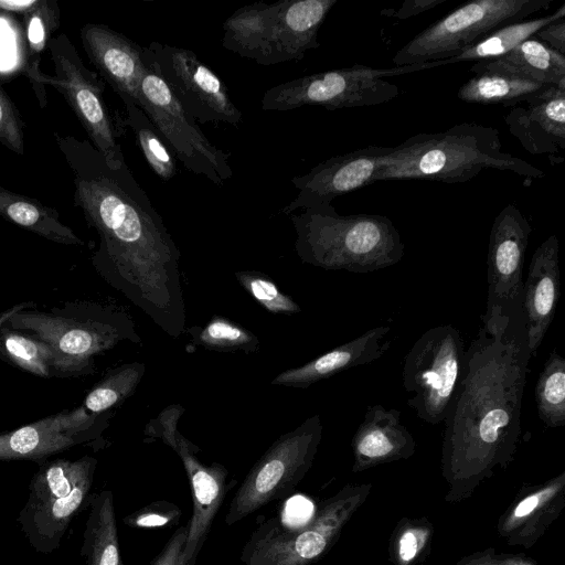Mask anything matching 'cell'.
<instances>
[{
    "mask_svg": "<svg viewBox=\"0 0 565 565\" xmlns=\"http://www.w3.org/2000/svg\"><path fill=\"white\" fill-rule=\"evenodd\" d=\"M72 172L74 205L98 235L99 276L171 338L185 329L181 253L126 162L109 166L89 140L55 135Z\"/></svg>",
    "mask_w": 565,
    "mask_h": 565,
    "instance_id": "cell-1",
    "label": "cell"
},
{
    "mask_svg": "<svg viewBox=\"0 0 565 565\" xmlns=\"http://www.w3.org/2000/svg\"><path fill=\"white\" fill-rule=\"evenodd\" d=\"M481 318L444 422L441 463L452 482L480 479L508 463L521 435L522 401L532 358L522 305L486 308Z\"/></svg>",
    "mask_w": 565,
    "mask_h": 565,
    "instance_id": "cell-2",
    "label": "cell"
},
{
    "mask_svg": "<svg viewBox=\"0 0 565 565\" xmlns=\"http://www.w3.org/2000/svg\"><path fill=\"white\" fill-rule=\"evenodd\" d=\"M483 169L509 171L527 179L545 177L541 169L502 151L498 129L461 122L439 132H419L392 147L380 161L373 183L390 180L463 183Z\"/></svg>",
    "mask_w": 565,
    "mask_h": 565,
    "instance_id": "cell-3",
    "label": "cell"
},
{
    "mask_svg": "<svg viewBox=\"0 0 565 565\" xmlns=\"http://www.w3.org/2000/svg\"><path fill=\"white\" fill-rule=\"evenodd\" d=\"M295 250L303 264L355 274L391 267L403 258L398 230L380 214L340 215L331 205L290 214Z\"/></svg>",
    "mask_w": 565,
    "mask_h": 565,
    "instance_id": "cell-4",
    "label": "cell"
},
{
    "mask_svg": "<svg viewBox=\"0 0 565 565\" xmlns=\"http://www.w3.org/2000/svg\"><path fill=\"white\" fill-rule=\"evenodd\" d=\"M26 307L12 313L7 326L28 331L54 353V376H83L95 371V358L122 341L140 343L130 316L113 305L66 302L51 311Z\"/></svg>",
    "mask_w": 565,
    "mask_h": 565,
    "instance_id": "cell-5",
    "label": "cell"
},
{
    "mask_svg": "<svg viewBox=\"0 0 565 565\" xmlns=\"http://www.w3.org/2000/svg\"><path fill=\"white\" fill-rule=\"evenodd\" d=\"M338 0L257 1L223 23L222 46L259 65L301 61L319 47L318 32Z\"/></svg>",
    "mask_w": 565,
    "mask_h": 565,
    "instance_id": "cell-6",
    "label": "cell"
},
{
    "mask_svg": "<svg viewBox=\"0 0 565 565\" xmlns=\"http://www.w3.org/2000/svg\"><path fill=\"white\" fill-rule=\"evenodd\" d=\"M441 65V60L392 68L355 64L315 73L268 88L260 100V108L265 111H287L305 106H321L328 110L376 106L399 94V87L386 81V77Z\"/></svg>",
    "mask_w": 565,
    "mask_h": 565,
    "instance_id": "cell-7",
    "label": "cell"
},
{
    "mask_svg": "<svg viewBox=\"0 0 565 565\" xmlns=\"http://www.w3.org/2000/svg\"><path fill=\"white\" fill-rule=\"evenodd\" d=\"M361 488H345L322 502L300 526H286L278 516L262 522L243 545V565H312L332 546L361 503Z\"/></svg>",
    "mask_w": 565,
    "mask_h": 565,
    "instance_id": "cell-8",
    "label": "cell"
},
{
    "mask_svg": "<svg viewBox=\"0 0 565 565\" xmlns=\"http://www.w3.org/2000/svg\"><path fill=\"white\" fill-rule=\"evenodd\" d=\"M465 342L452 324L426 330L403 361L402 381L411 394L406 404L431 425L445 422L458 392L465 365Z\"/></svg>",
    "mask_w": 565,
    "mask_h": 565,
    "instance_id": "cell-9",
    "label": "cell"
},
{
    "mask_svg": "<svg viewBox=\"0 0 565 565\" xmlns=\"http://www.w3.org/2000/svg\"><path fill=\"white\" fill-rule=\"evenodd\" d=\"M553 0H473L458 7L401 47L396 66L454 57L495 30L548 9Z\"/></svg>",
    "mask_w": 565,
    "mask_h": 565,
    "instance_id": "cell-10",
    "label": "cell"
},
{
    "mask_svg": "<svg viewBox=\"0 0 565 565\" xmlns=\"http://www.w3.org/2000/svg\"><path fill=\"white\" fill-rule=\"evenodd\" d=\"M49 52L54 74L40 72L30 82L34 87L53 86L66 100L79 124L88 135L89 142L111 167L125 162L120 146V126L106 103L104 81L88 70L73 42L65 33L52 38Z\"/></svg>",
    "mask_w": 565,
    "mask_h": 565,
    "instance_id": "cell-11",
    "label": "cell"
},
{
    "mask_svg": "<svg viewBox=\"0 0 565 565\" xmlns=\"http://www.w3.org/2000/svg\"><path fill=\"white\" fill-rule=\"evenodd\" d=\"M321 438L319 414L279 436L250 468L235 492L225 523L233 525L260 508L291 495L311 468Z\"/></svg>",
    "mask_w": 565,
    "mask_h": 565,
    "instance_id": "cell-12",
    "label": "cell"
},
{
    "mask_svg": "<svg viewBox=\"0 0 565 565\" xmlns=\"http://www.w3.org/2000/svg\"><path fill=\"white\" fill-rule=\"evenodd\" d=\"M146 63L137 106L148 116L186 170L223 185L233 177L230 154L205 137L156 68L147 60Z\"/></svg>",
    "mask_w": 565,
    "mask_h": 565,
    "instance_id": "cell-13",
    "label": "cell"
},
{
    "mask_svg": "<svg viewBox=\"0 0 565 565\" xmlns=\"http://www.w3.org/2000/svg\"><path fill=\"white\" fill-rule=\"evenodd\" d=\"M184 411L181 404L168 405L146 424L143 435L146 439H159L169 446L180 457L186 472L193 509L186 525L183 556L185 565H194L231 486L226 482L227 469L218 462L202 463L196 456L201 451L199 446L179 430Z\"/></svg>",
    "mask_w": 565,
    "mask_h": 565,
    "instance_id": "cell-14",
    "label": "cell"
},
{
    "mask_svg": "<svg viewBox=\"0 0 565 565\" xmlns=\"http://www.w3.org/2000/svg\"><path fill=\"white\" fill-rule=\"evenodd\" d=\"M143 50L146 60L198 125L242 122L243 114L232 100L226 84L193 51L157 41Z\"/></svg>",
    "mask_w": 565,
    "mask_h": 565,
    "instance_id": "cell-15",
    "label": "cell"
},
{
    "mask_svg": "<svg viewBox=\"0 0 565 565\" xmlns=\"http://www.w3.org/2000/svg\"><path fill=\"white\" fill-rule=\"evenodd\" d=\"M114 413L88 414L82 406L0 433V460L44 462L50 456L100 440Z\"/></svg>",
    "mask_w": 565,
    "mask_h": 565,
    "instance_id": "cell-16",
    "label": "cell"
},
{
    "mask_svg": "<svg viewBox=\"0 0 565 565\" xmlns=\"http://www.w3.org/2000/svg\"><path fill=\"white\" fill-rule=\"evenodd\" d=\"M391 151L392 147L367 146L331 157L306 174L294 177L291 183L298 194L281 213L290 215L299 210L331 205L335 198L373 184L380 161Z\"/></svg>",
    "mask_w": 565,
    "mask_h": 565,
    "instance_id": "cell-17",
    "label": "cell"
},
{
    "mask_svg": "<svg viewBox=\"0 0 565 565\" xmlns=\"http://www.w3.org/2000/svg\"><path fill=\"white\" fill-rule=\"evenodd\" d=\"M532 226L513 203L494 217L487 256V308L522 305L523 266Z\"/></svg>",
    "mask_w": 565,
    "mask_h": 565,
    "instance_id": "cell-18",
    "label": "cell"
},
{
    "mask_svg": "<svg viewBox=\"0 0 565 565\" xmlns=\"http://www.w3.org/2000/svg\"><path fill=\"white\" fill-rule=\"evenodd\" d=\"M83 49L100 78L124 104L137 105L147 63L145 50L125 34L102 23H85L79 30Z\"/></svg>",
    "mask_w": 565,
    "mask_h": 565,
    "instance_id": "cell-19",
    "label": "cell"
},
{
    "mask_svg": "<svg viewBox=\"0 0 565 565\" xmlns=\"http://www.w3.org/2000/svg\"><path fill=\"white\" fill-rule=\"evenodd\" d=\"M509 131L531 154L565 149V88L548 85L511 107L504 116Z\"/></svg>",
    "mask_w": 565,
    "mask_h": 565,
    "instance_id": "cell-20",
    "label": "cell"
},
{
    "mask_svg": "<svg viewBox=\"0 0 565 565\" xmlns=\"http://www.w3.org/2000/svg\"><path fill=\"white\" fill-rule=\"evenodd\" d=\"M558 256L559 242L553 234L535 249L523 282L522 309L532 356L536 354L555 317L561 290Z\"/></svg>",
    "mask_w": 565,
    "mask_h": 565,
    "instance_id": "cell-21",
    "label": "cell"
},
{
    "mask_svg": "<svg viewBox=\"0 0 565 565\" xmlns=\"http://www.w3.org/2000/svg\"><path fill=\"white\" fill-rule=\"evenodd\" d=\"M391 327L379 326L361 335L333 348L308 363L277 374L274 386L307 388L310 385L352 367L365 365L381 359L390 349Z\"/></svg>",
    "mask_w": 565,
    "mask_h": 565,
    "instance_id": "cell-22",
    "label": "cell"
},
{
    "mask_svg": "<svg viewBox=\"0 0 565 565\" xmlns=\"http://www.w3.org/2000/svg\"><path fill=\"white\" fill-rule=\"evenodd\" d=\"M354 471L406 459L415 452V439L401 422V411L381 404L366 407L352 438Z\"/></svg>",
    "mask_w": 565,
    "mask_h": 565,
    "instance_id": "cell-23",
    "label": "cell"
},
{
    "mask_svg": "<svg viewBox=\"0 0 565 565\" xmlns=\"http://www.w3.org/2000/svg\"><path fill=\"white\" fill-rule=\"evenodd\" d=\"M471 73L495 72L565 88V57L533 38L509 53L475 62Z\"/></svg>",
    "mask_w": 565,
    "mask_h": 565,
    "instance_id": "cell-24",
    "label": "cell"
},
{
    "mask_svg": "<svg viewBox=\"0 0 565 565\" xmlns=\"http://www.w3.org/2000/svg\"><path fill=\"white\" fill-rule=\"evenodd\" d=\"M0 215L51 242L63 245H84L73 230L60 220L56 210L35 199L12 192L1 184Z\"/></svg>",
    "mask_w": 565,
    "mask_h": 565,
    "instance_id": "cell-25",
    "label": "cell"
},
{
    "mask_svg": "<svg viewBox=\"0 0 565 565\" xmlns=\"http://www.w3.org/2000/svg\"><path fill=\"white\" fill-rule=\"evenodd\" d=\"M88 503L83 556L88 565H122L113 492L94 493Z\"/></svg>",
    "mask_w": 565,
    "mask_h": 565,
    "instance_id": "cell-26",
    "label": "cell"
},
{
    "mask_svg": "<svg viewBox=\"0 0 565 565\" xmlns=\"http://www.w3.org/2000/svg\"><path fill=\"white\" fill-rule=\"evenodd\" d=\"M545 86L548 85L514 75L484 72L476 74L461 85L457 96L465 103L511 108Z\"/></svg>",
    "mask_w": 565,
    "mask_h": 565,
    "instance_id": "cell-27",
    "label": "cell"
},
{
    "mask_svg": "<svg viewBox=\"0 0 565 565\" xmlns=\"http://www.w3.org/2000/svg\"><path fill=\"white\" fill-rule=\"evenodd\" d=\"M564 18L565 4H562L554 13L546 17L507 24L460 54L441 60L443 64L446 65L468 61L478 62L502 56L523 41L534 36L542 28L563 20Z\"/></svg>",
    "mask_w": 565,
    "mask_h": 565,
    "instance_id": "cell-28",
    "label": "cell"
},
{
    "mask_svg": "<svg viewBox=\"0 0 565 565\" xmlns=\"http://www.w3.org/2000/svg\"><path fill=\"white\" fill-rule=\"evenodd\" d=\"M565 475L548 481L537 491L524 497L502 521L500 527L510 539L521 541L539 530L547 521V514L555 513L556 500L562 495Z\"/></svg>",
    "mask_w": 565,
    "mask_h": 565,
    "instance_id": "cell-29",
    "label": "cell"
},
{
    "mask_svg": "<svg viewBox=\"0 0 565 565\" xmlns=\"http://www.w3.org/2000/svg\"><path fill=\"white\" fill-rule=\"evenodd\" d=\"M146 372L143 362H132L109 369L88 391L81 405L88 414L113 413L131 396Z\"/></svg>",
    "mask_w": 565,
    "mask_h": 565,
    "instance_id": "cell-30",
    "label": "cell"
},
{
    "mask_svg": "<svg viewBox=\"0 0 565 565\" xmlns=\"http://www.w3.org/2000/svg\"><path fill=\"white\" fill-rule=\"evenodd\" d=\"M0 359L40 377L54 376V353L51 347L34 334L0 328Z\"/></svg>",
    "mask_w": 565,
    "mask_h": 565,
    "instance_id": "cell-31",
    "label": "cell"
},
{
    "mask_svg": "<svg viewBox=\"0 0 565 565\" xmlns=\"http://www.w3.org/2000/svg\"><path fill=\"white\" fill-rule=\"evenodd\" d=\"M127 125L136 138L145 160L161 180L169 181L177 173V159L148 116L134 103L124 104Z\"/></svg>",
    "mask_w": 565,
    "mask_h": 565,
    "instance_id": "cell-32",
    "label": "cell"
},
{
    "mask_svg": "<svg viewBox=\"0 0 565 565\" xmlns=\"http://www.w3.org/2000/svg\"><path fill=\"white\" fill-rule=\"evenodd\" d=\"M541 422L548 428L565 425V358L553 350L544 362L535 385Z\"/></svg>",
    "mask_w": 565,
    "mask_h": 565,
    "instance_id": "cell-33",
    "label": "cell"
},
{
    "mask_svg": "<svg viewBox=\"0 0 565 565\" xmlns=\"http://www.w3.org/2000/svg\"><path fill=\"white\" fill-rule=\"evenodd\" d=\"M189 335L194 344L217 352L253 353L260 347L259 339L252 331L217 315L204 326L191 327Z\"/></svg>",
    "mask_w": 565,
    "mask_h": 565,
    "instance_id": "cell-34",
    "label": "cell"
},
{
    "mask_svg": "<svg viewBox=\"0 0 565 565\" xmlns=\"http://www.w3.org/2000/svg\"><path fill=\"white\" fill-rule=\"evenodd\" d=\"M23 20L28 53L25 73L31 79L41 72V56L60 26L61 10L57 1L39 0L36 7L23 15Z\"/></svg>",
    "mask_w": 565,
    "mask_h": 565,
    "instance_id": "cell-35",
    "label": "cell"
},
{
    "mask_svg": "<svg viewBox=\"0 0 565 565\" xmlns=\"http://www.w3.org/2000/svg\"><path fill=\"white\" fill-rule=\"evenodd\" d=\"M239 285L268 312L274 315H295L301 312L300 306L267 275L256 270H239L234 274Z\"/></svg>",
    "mask_w": 565,
    "mask_h": 565,
    "instance_id": "cell-36",
    "label": "cell"
},
{
    "mask_svg": "<svg viewBox=\"0 0 565 565\" xmlns=\"http://www.w3.org/2000/svg\"><path fill=\"white\" fill-rule=\"evenodd\" d=\"M181 510L174 503L159 500L124 518V523L132 529L170 527L179 523Z\"/></svg>",
    "mask_w": 565,
    "mask_h": 565,
    "instance_id": "cell-37",
    "label": "cell"
},
{
    "mask_svg": "<svg viewBox=\"0 0 565 565\" xmlns=\"http://www.w3.org/2000/svg\"><path fill=\"white\" fill-rule=\"evenodd\" d=\"M0 143L17 154L24 153V125L12 100L0 87Z\"/></svg>",
    "mask_w": 565,
    "mask_h": 565,
    "instance_id": "cell-38",
    "label": "cell"
},
{
    "mask_svg": "<svg viewBox=\"0 0 565 565\" xmlns=\"http://www.w3.org/2000/svg\"><path fill=\"white\" fill-rule=\"evenodd\" d=\"M186 535V525L177 529L150 565H185L183 551Z\"/></svg>",
    "mask_w": 565,
    "mask_h": 565,
    "instance_id": "cell-39",
    "label": "cell"
},
{
    "mask_svg": "<svg viewBox=\"0 0 565 565\" xmlns=\"http://www.w3.org/2000/svg\"><path fill=\"white\" fill-rule=\"evenodd\" d=\"M543 44L564 55L565 53V20L551 23L535 33Z\"/></svg>",
    "mask_w": 565,
    "mask_h": 565,
    "instance_id": "cell-40",
    "label": "cell"
},
{
    "mask_svg": "<svg viewBox=\"0 0 565 565\" xmlns=\"http://www.w3.org/2000/svg\"><path fill=\"white\" fill-rule=\"evenodd\" d=\"M422 543V535L416 530L404 531L397 544L399 559L403 563L411 562L417 555Z\"/></svg>",
    "mask_w": 565,
    "mask_h": 565,
    "instance_id": "cell-41",
    "label": "cell"
},
{
    "mask_svg": "<svg viewBox=\"0 0 565 565\" xmlns=\"http://www.w3.org/2000/svg\"><path fill=\"white\" fill-rule=\"evenodd\" d=\"M447 0H405L398 11L393 13L397 19H408L431 10Z\"/></svg>",
    "mask_w": 565,
    "mask_h": 565,
    "instance_id": "cell-42",
    "label": "cell"
},
{
    "mask_svg": "<svg viewBox=\"0 0 565 565\" xmlns=\"http://www.w3.org/2000/svg\"><path fill=\"white\" fill-rule=\"evenodd\" d=\"M461 565H535L520 556H478L469 558Z\"/></svg>",
    "mask_w": 565,
    "mask_h": 565,
    "instance_id": "cell-43",
    "label": "cell"
},
{
    "mask_svg": "<svg viewBox=\"0 0 565 565\" xmlns=\"http://www.w3.org/2000/svg\"><path fill=\"white\" fill-rule=\"evenodd\" d=\"M38 3L39 0H0V10L24 15L34 9Z\"/></svg>",
    "mask_w": 565,
    "mask_h": 565,
    "instance_id": "cell-44",
    "label": "cell"
},
{
    "mask_svg": "<svg viewBox=\"0 0 565 565\" xmlns=\"http://www.w3.org/2000/svg\"><path fill=\"white\" fill-rule=\"evenodd\" d=\"M31 306H34L33 302H22V303H19V305H15L13 307H11L9 310L2 312L0 315V328L8 322L9 318L12 316V313H14L15 311L20 310V309H23V308H26V307H31Z\"/></svg>",
    "mask_w": 565,
    "mask_h": 565,
    "instance_id": "cell-45",
    "label": "cell"
}]
</instances>
